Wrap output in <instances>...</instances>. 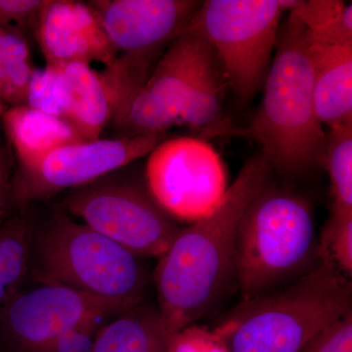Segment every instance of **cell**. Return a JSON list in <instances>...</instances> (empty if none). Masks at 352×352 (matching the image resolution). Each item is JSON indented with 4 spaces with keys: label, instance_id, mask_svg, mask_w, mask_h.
<instances>
[{
    "label": "cell",
    "instance_id": "6da1fadb",
    "mask_svg": "<svg viewBox=\"0 0 352 352\" xmlns=\"http://www.w3.org/2000/svg\"><path fill=\"white\" fill-rule=\"evenodd\" d=\"M271 173L261 153L248 160L219 207L182 229L160 258L154 274L157 305L173 333L203 318L236 283L238 226Z\"/></svg>",
    "mask_w": 352,
    "mask_h": 352
},
{
    "label": "cell",
    "instance_id": "7a4b0ae2",
    "mask_svg": "<svg viewBox=\"0 0 352 352\" xmlns=\"http://www.w3.org/2000/svg\"><path fill=\"white\" fill-rule=\"evenodd\" d=\"M307 28L291 12L279 31L277 51L261 105L241 134L261 146L271 168L298 176L322 164L326 135L315 112Z\"/></svg>",
    "mask_w": 352,
    "mask_h": 352
},
{
    "label": "cell",
    "instance_id": "3957f363",
    "mask_svg": "<svg viewBox=\"0 0 352 352\" xmlns=\"http://www.w3.org/2000/svg\"><path fill=\"white\" fill-rule=\"evenodd\" d=\"M351 280L319 258L295 281L242 300L212 331L228 352H300L351 310Z\"/></svg>",
    "mask_w": 352,
    "mask_h": 352
},
{
    "label": "cell",
    "instance_id": "277c9868",
    "mask_svg": "<svg viewBox=\"0 0 352 352\" xmlns=\"http://www.w3.org/2000/svg\"><path fill=\"white\" fill-rule=\"evenodd\" d=\"M29 276L129 307L145 302L148 286L141 258L60 208L34 215Z\"/></svg>",
    "mask_w": 352,
    "mask_h": 352
},
{
    "label": "cell",
    "instance_id": "5b68a950",
    "mask_svg": "<svg viewBox=\"0 0 352 352\" xmlns=\"http://www.w3.org/2000/svg\"><path fill=\"white\" fill-rule=\"evenodd\" d=\"M318 261L309 203L268 182L245 208L238 226L235 282L242 300L286 286Z\"/></svg>",
    "mask_w": 352,
    "mask_h": 352
},
{
    "label": "cell",
    "instance_id": "8992f818",
    "mask_svg": "<svg viewBox=\"0 0 352 352\" xmlns=\"http://www.w3.org/2000/svg\"><path fill=\"white\" fill-rule=\"evenodd\" d=\"M283 12L280 0H208L187 28L214 48L241 100L263 87Z\"/></svg>",
    "mask_w": 352,
    "mask_h": 352
},
{
    "label": "cell",
    "instance_id": "52a82bcc",
    "mask_svg": "<svg viewBox=\"0 0 352 352\" xmlns=\"http://www.w3.org/2000/svg\"><path fill=\"white\" fill-rule=\"evenodd\" d=\"M106 176L69 191L60 208L139 258H161L182 229L148 189Z\"/></svg>",
    "mask_w": 352,
    "mask_h": 352
},
{
    "label": "cell",
    "instance_id": "ba28073f",
    "mask_svg": "<svg viewBox=\"0 0 352 352\" xmlns=\"http://www.w3.org/2000/svg\"><path fill=\"white\" fill-rule=\"evenodd\" d=\"M146 182L150 195L166 214L190 222L212 214L228 189L219 153L193 138L162 141L149 154Z\"/></svg>",
    "mask_w": 352,
    "mask_h": 352
},
{
    "label": "cell",
    "instance_id": "9c48e42d",
    "mask_svg": "<svg viewBox=\"0 0 352 352\" xmlns=\"http://www.w3.org/2000/svg\"><path fill=\"white\" fill-rule=\"evenodd\" d=\"M164 139V132H150L64 146L34 168L18 170L11 198L25 208L60 192L80 188L150 154Z\"/></svg>",
    "mask_w": 352,
    "mask_h": 352
},
{
    "label": "cell",
    "instance_id": "30bf717a",
    "mask_svg": "<svg viewBox=\"0 0 352 352\" xmlns=\"http://www.w3.org/2000/svg\"><path fill=\"white\" fill-rule=\"evenodd\" d=\"M131 308L65 287L23 288L0 310V352H38L83 322L110 318Z\"/></svg>",
    "mask_w": 352,
    "mask_h": 352
},
{
    "label": "cell",
    "instance_id": "8fae6325",
    "mask_svg": "<svg viewBox=\"0 0 352 352\" xmlns=\"http://www.w3.org/2000/svg\"><path fill=\"white\" fill-rule=\"evenodd\" d=\"M215 51L196 32L186 30L173 39L142 87L113 124L129 136L166 132L179 124V111L199 71Z\"/></svg>",
    "mask_w": 352,
    "mask_h": 352
},
{
    "label": "cell",
    "instance_id": "7c38bea8",
    "mask_svg": "<svg viewBox=\"0 0 352 352\" xmlns=\"http://www.w3.org/2000/svg\"><path fill=\"white\" fill-rule=\"evenodd\" d=\"M201 2L192 0H92L88 2L120 56L150 59L186 31Z\"/></svg>",
    "mask_w": 352,
    "mask_h": 352
},
{
    "label": "cell",
    "instance_id": "4fadbf2b",
    "mask_svg": "<svg viewBox=\"0 0 352 352\" xmlns=\"http://www.w3.org/2000/svg\"><path fill=\"white\" fill-rule=\"evenodd\" d=\"M34 27L48 66L100 62L108 67L117 58L98 16L88 2L44 0Z\"/></svg>",
    "mask_w": 352,
    "mask_h": 352
},
{
    "label": "cell",
    "instance_id": "5bb4252c",
    "mask_svg": "<svg viewBox=\"0 0 352 352\" xmlns=\"http://www.w3.org/2000/svg\"><path fill=\"white\" fill-rule=\"evenodd\" d=\"M57 90L64 120L83 140L101 138L113 120L112 102L100 74L90 65L71 63L57 67Z\"/></svg>",
    "mask_w": 352,
    "mask_h": 352
},
{
    "label": "cell",
    "instance_id": "9a60e30c",
    "mask_svg": "<svg viewBox=\"0 0 352 352\" xmlns=\"http://www.w3.org/2000/svg\"><path fill=\"white\" fill-rule=\"evenodd\" d=\"M308 38V36H307ZM315 112L322 126L352 124V43H308Z\"/></svg>",
    "mask_w": 352,
    "mask_h": 352
},
{
    "label": "cell",
    "instance_id": "2e32d148",
    "mask_svg": "<svg viewBox=\"0 0 352 352\" xmlns=\"http://www.w3.org/2000/svg\"><path fill=\"white\" fill-rule=\"evenodd\" d=\"M2 120L19 170L34 168L59 148L85 141L66 120L27 105L7 109Z\"/></svg>",
    "mask_w": 352,
    "mask_h": 352
},
{
    "label": "cell",
    "instance_id": "e0dca14e",
    "mask_svg": "<svg viewBox=\"0 0 352 352\" xmlns=\"http://www.w3.org/2000/svg\"><path fill=\"white\" fill-rule=\"evenodd\" d=\"M173 333L157 305L143 302L108 321L91 352H168Z\"/></svg>",
    "mask_w": 352,
    "mask_h": 352
},
{
    "label": "cell",
    "instance_id": "ac0fdd59",
    "mask_svg": "<svg viewBox=\"0 0 352 352\" xmlns=\"http://www.w3.org/2000/svg\"><path fill=\"white\" fill-rule=\"evenodd\" d=\"M34 214L24 210L0 222V283L13 296L29 277Z\"/></svg>",
    "mask_w": 352,
    "mask_h": 352
},
{
    "label": "cell",
    "instance_id": "d6986e66",
    "mask_svg": "<svg viewBox=\"0 0 352 352\" xmlns=\"http://www.w3.org/2000/svg\"><path fill=\"white\" fill-rule=\"evenodd\" d=\"M307 28L308 41L320 45L352 43V6L336 0L298 1L291 11Z\"/></svg>",
    "mask_w": 352,
    "mask_h": 352
},
{
    "label": "cell",
    "instance_id": "ffe728a7",
    "mask_svg": "<svg viewBox=\"0 0 352 352\" xmlns=\"http://www.w3.org/2000/svg\"><path fill=\"white\" fill-rule=\"evenodd\" d=\"M34 69L25 39L9 28H0V100L11 107L25 105Z\"/></svg>",
    "mask_w": 352,
    "mask_h": 352
},
{
    "label": "cell",
    "instance_id": "44dd1931",
    "mask_svg": "<svg viewBox=\"0 0 352 352\" xmlns=\"http://www.w3.org/2000/svg\"><path fill=\"white\" fill-rule=\"evenodd\" d=\"M322 164L330 176L332 208L352 212V124L329 129Z\"/></svg>",
    "mask_w": 352,
    "mask_h": 352
},
{
    "label": "cell",
    "instance_id": "7402d4cb",
    "mask_svg": "<svg viewBox=\"0 0 352 352\" xmlns=\"http://www.w3.org/2000/svg\"><path fill=\"white\" fill-rule=\"evenodd\" d=\"M318 258L331 261L340 273L352 274V212L332 208L318 243Z\"/></svg>",
    "mask_w": 352,
    "mask_h": 352
},
{
    "label": "cell",
    "instance_id": "603a6c76",
    "mask_svg": "<svg viewBox=\"0 0 352 352\" xmlns=\"http://www.w3.org/2000/svg\"><path fill=\"white\" fill-rule=\"evenodd\" d=\"M57 78V67L46 65L43 69H34L28 87L25 105L64 119L58 96Z\"/></svg>",
    "mask_w": 352,
    "mask_h": 352
},
{
    "label": "cell",
    "instance_id": "cb8c5ba5",
    "mask_svg": "<svg viewBox=\"0 0 352 352\" xmlns=\"http://www.w3.org/2000/svg\"><path fill=\"white\" fill-rule=\"evenodd\" d=\"M112 318H94L83 322L58 336L38 352H91L101 329Z\"/></svg>",
    "mask_w": 352,
    "mask_h": 352
},
{
    "label": "cell",
    "instance_id": "d4e9b609",
    "mask_svg": "<svg viewBox=\"0 0 352 352\" xmlns=\"http://www.w3.org/2000/svg\"><path fill=\"white\" fill-rule=\"evenodd\" d=\"M300 352H352V310L314 336Z\"/></svg>",
    "mask_w": 352,
    "mask_h": 352
},
{
    "label": "cell",
    "instance_id": "484cf974",
    "mask_svg": "<svg viewBox=\"0 0 352 352\" xmlns=\"http://www.w3.org/2000/svg\"><path fill=\"white\" fill-rule=\"evenodd\" d=\"M168 352H228L214 331L192 324L173 333Z\"/></svg>",
    "mask_w": 352,
    "mask_h": 352
},
{
    "label": "cell",
    "instance_id": "4316f807",
    "mask_svg": "<svg viewBox=\"0 0 352 352\" xmlns=\"http://www.w3.org/2000/svg\"><path fill=\"white\" fill-rule=\"evenodd\" d=\"M44 0H0V28L36 22Z\"/></svg>",
    "mask_w": 352,
    "mask_h": 352
},
{
    "label": "cell",
    "instance_id": "83f0119b",
    "mask_svg": "<svg viewBox=\"0 0 352 352\" xmlns=\"http://www.w3.org/2000/svg\"><path fill=\"white\" fill-rule=\"evenodd\" d=\"M9 163L3 151L0 149V206L4 207L6 197L10 194L11 185L9 184Z\"/></svg>",
    "mask_w": 352,
    "mask_h": 352
},
{
    "label": "cell",
    "instance_id": "f1b7e54d",
    "mask_svg": "<svg viewBox=\"0 0 352 352\" xmlns=\"http://www.w3.org/2000/svg\"><path fill=\"white\" fill-rule=\"evenodd\" d=\"M9 298H10V295H9L8 291L3 285L0 283V307H3L8 302Z\"/></svg>",
    "mask_w": 352,
    "mask_h": 352
},
{
    "label": "cell",
    "instance_id": "f546056e",
    "mask_svg": "<svg viewBox=\"0 0 352 352\" xmlns=\"http://www.w3.org/2000/svg\"><path fill=\"white\" fill-rule=\"evenodd\" d=\"M7 108L6 104L3 103L1 100H0V118L3 117L4 113H6L7 111Z\"/></svg>",
    "mask_w": 352,
    "mask_h": 352
},
{
    "label": "cell",
    "instance_id": "4dcf8cb0",
    "mask_svg": "<svg viewBox=\"0 0 352 352\" xmlns=\"http://www.w3.org/2000/svg\"><path fill=\"white\" fill-rule=\"evenodd\" d=\"M2 208H3V207H1V206H0V214H1Z\"/></svg>",
    "mask_w": 352,
    "mask_h": 352
},
{
    "label": "cell",
    "instance_id": "1f68e13d",
    "mask_svg": "<svg viewBox=\"0 0 352 352\" xmlns=\"http://www.w3.org/2000/svg\"><path fill=\"white\" fill-rule=\"evenodd\" d=\"M0 310H1V307H0Z\"/></svg>",
    "mask_w": 352,
    "mask_h": 352
}]
</instances>
